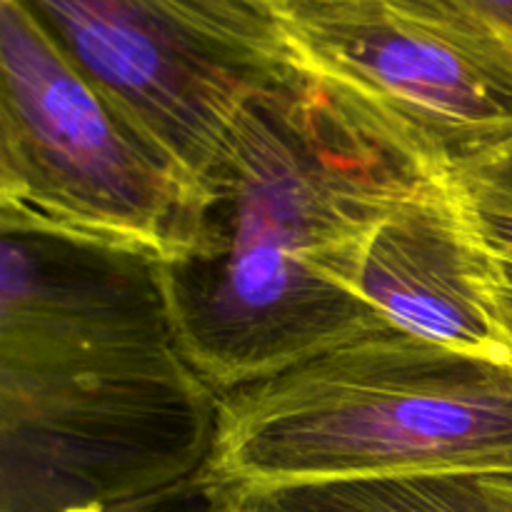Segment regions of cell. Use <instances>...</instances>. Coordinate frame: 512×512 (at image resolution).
<instances>
[{"instance_id": "1", "label": "cell", "mask_w": 512, "mask_h": 512, "mask_svg": "<svg viewBox=\"0 0 512 512\" xmlns=\"http://www.w3.org/2000/svg\"><path fill=\"white\" fill-rule=\"evenodd\" d=\"M388 130L295 65L255 93L158 263L180 350L218 393L393 328L360 293L373 230L433 183Z\"/></svg>"}, {"instance_id": "2", "label": "cell", "mask_w": 512, "mask_h": 512, "mask_svg": "<svg viewBox=\"0 0 512 512\" xmlns=\"http://www.w3.org/2000/svg\"><path fill=\"white\" fill-rule=\"evenodd\" d=\"M208 465L235 485L512 473V360L395 328L360 335L223 390Z\"/></svg>"}, {"instance_id": "3", "label": "cell", "mask_w": 512, "mask_h": 512, "mask_svg": "<svg viewBox=\"0 0 512 512\" xmlns=\"http://www.w3.org/2000/svg\"><path fill=\"white\" fill-rule=\"evenodd\" d=\"M218 395L178 343L0 365V512H105L198 473Z\"/></svg>"}, {"instance_id": "4", "label": "cell", "mask_w": 512, "mask_h": 512, "mask_svg": "<svg viewBox=\"0 0 512 512\" xmlns=\"http://www.w3.org/2000/svg\"><path fill=\"white\" fill-rule=\"evenodd\" d=\"M198 185L0 0V230L175 258Z\"/></svg>"}, {"instance_id": "5", "label": "cell", "mask_w": 512, "mask_h": 512, "mask_svg": "<svg viewBox=\"0 0 512 512\" xmlns=\"http://www.w3.org/2000/svg\"><path fill=\"white\" fill-rule=\"evenodd\" d=\"M295 60L443 185L512 150V40L458 0H275Z\"/></svg>"}, {"instance_id": "6", "label": "cell", "mask_w": 512, "mask_h": 512, "mask_svg": "<svg viewBox=\"0 0 512 512\" xmlns=\"http://www.w3.org/2000/svg\"><path fill=\"white\" fill-rule=\"evenodd\" d=\"M195 185L243 105L300 65L273 0H20Z\"/></svg>"}, {"instance_id": "7", "label": "cell", "mask_w": 512, "mask_h": 512, "mask_svg": "<svg viewBox=\"0 0 512 512\" xmlns=\"http://www.w3.org/2000/svg\"><path fill=\"white\" fill-rule=\"evenodd\" d=\"M140 343H178L158 260L0 230V365Z\"/></svg>"}, {"instance_id": "8", "label": "cell", "mask_w": 512, "mask_h": 512, "mask_svg": "<svg viewBox=\"0 0 512 512\" xmlns=\"http://www.w3.org/2000/svg\"><path fill=\"white\" fill-rule=\"evenodd\" d=\"M495 258L448 185H423L373 230L360 293L395 330L480 358L512 360L493 298Z\"/></svg>"}, {"instance_id": "9", "label": "cell", "mask_w": 512, "mask_h": 512, "mask_svg": "<svg viewBox=\"0 0 512 512\" xmlns=\"http://www.w3.org/2000/svg\"><path fill=\"white\" fill-rule=\"evenodd\" d=\"M230 485L235 512H512L508 470H430Z\"/></svg>"}, {"instance_id": "10", "label": "cell", "mask_w": 512, "mask_h": 512, "mask_svg": "<svg viewBox=\"0 0 512 512\" xmlns=\"http://www.w3.org/2000/svg\"><path fill=\"white\" fill-rule=\"evenodd\" d=\"M480 245L512 265V150L448 185Z\"/></svg>"}, {"instance_id": "11", "label": "cell", "mask_w": 512, "mask_h": 512, "mask_svg": "<svg viewBox=\"0 0 512 512\" xmlns=\"http://www.w3.org/2000/svg\"><path fill=\"white\" fill-rule=\"evenodd\" d=\"M105 512H235L233 485L208 463L198 473Z\"/></svg>"}, {"instance_id": "12", "label": "cell", "mask_w": 512, "mask_h": 512, "mask_svg": "<svg viewBox=\"0 0 512 512\" xmlns=\"http://www.w3.org/2000/svg\"><path fill=\"white\" fill-rule=\"evenodd\" d=\"M495 310H498L500 328L512 350V265L495 260V280H493Z\"/></svg>"}, {"instance_id": "13", "label": "cell", "mask_w": 512, "mask_h": 512, "mask_svg": "<svg viewBox=\"0 0 512 512\" xmlns=\"http://www.w3.org/2000/svg\"><path fill=\"white\" fill-rule=\"evenodd\" d=\"M458 3L512 40V0H458Z\"/></svg>"}, {"instance_id": "14", "label": "cell", "mask_w": 512, "mask_h": 512, "mask_svg": "<svg viewBox=\"0 0 512 512\" xmlns=\"http://www.w3.org/2000/svg\"><path fill=\"white\" fill-rule=\"evenodd\" d=\"M273 3H275V0H273Z\"/></svg>"}]
</instances>
